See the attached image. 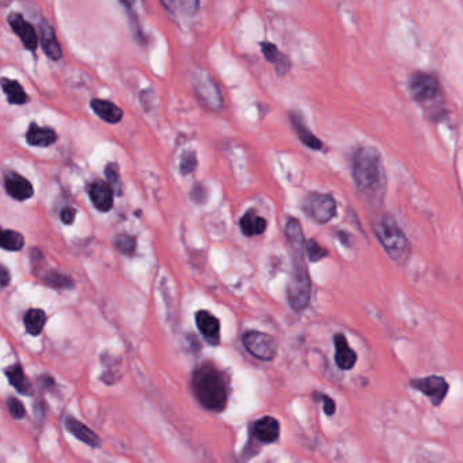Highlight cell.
I'll return each mask as SVG.
<instances>
[{
  "label": "cell",
  "instance_id": "cell-28",
  "mask_svg": "<svg viewBox=\"0 0 463 463\" xmlns=\"http://www.w3.org/2000/svg\"><path fill=\"white\" fill-rule=\"evenodd\" d=\"M24 245V237L20 232L13 229H3L0 226V248L6 251H21Z\"/></svg>",
  "mask_w": 463,
  "mask_h": 463
},
{
  "label": "cell",
  "instance_id": "cell-17",
  "mask_svg": "<svg viewBox=\"0 0 463 463\" xmlns=\"http://www.w3.org/2000/svg\"><path fill=\"white\" fill-rule=\"evenodd\" d=\"M279 432H281L279 421L271 416H265L258 420L252 427V434L255 439L267 444L278 441Z\"/></svg>",
  "mask_w": 463,
  "mask_h": 463
},
{
  "label": "cell",
  "instance_id": "cell-36",
  "mask_svg": "<svg viewBox=\"0 0 463 463\" xmlns=\"http://www.w3.org/2000/svg\"><path fill=\"white\" fill-rule=\"evenodd\" d=\"M320 398L323 399V404H324V412L328 416H332L336 412V404H335V401L331 397L325 396V395H320Z\"/></svg>",
  "mask_w": 463,
  "mask_h": 463
},
{
  "label": "cell",
  "instance_id": "cell-4",
  "mask_svg": "<svg viewBox=\"0 0 463 463\" xmlns=\"http://www.w3.org/2000/svg\"><path fill=\"white\" fill-rule=\"evenodd\" d=\"M372 225L378 242L390 259L398 265L406 263L411 258L412 247L397 221L390 214H376Z\"/></svg>",
  "mask_w": 463,
  "mask_h": 463
},
{
  "label": "cell",
  "instance_id": "cell-14",
  "mask_svg": "<svg viewBox=\"0 0 463 463\" xmlns=\"http://www.w3.org/2000/svg\"><path fill=\"white\" fill-rule=\"evenodd\" d=\"M89 198L92 205L102 213L110 212L114 206V190L103 180H96L89 186Z\"/></svg>",
  "mask_w": 463,
  "mask_h": 463
},
{
  "label": "cell",
  "instance_id": "cell-18",
  "mask_svg": "<svg viewBox=\"0 0 463 463\" xmlns=\"http://www.w3.org/2000/svg\"><path fill=\"white\" fill-rule=\"evenodd\" d=\"M290 121L291 125L294 128V131L297 133L298 138L301 140V142L308 147L313 151H320L323 148V141L318 140L313 133L310 132L302 115L300 114V111H291L290 112Z\"/></svg>",
  "mask_w": 463,
  "mask_h": 463
},
{
  "label": "cell",
  "instance_id": "cell-13",
  "mask_svg": "<svg viewBox=\"0 0 463 463\" xmlns=\"http://www.w3.org/2000/svg\"><path fill=\"white\" fill-rule=\"evenodd\" d=\"M196 323L200 335L212 346H219L221 341V324L219 318L207 310H199L196 314Z\"/></svg>",
  "mask_w": 463,
  "mask_h": 463
},
{
  "label": "cell",
  "instance_id": "cell-26",
  "mask_svg": "<svg viewBox=\"0 0 463 463\" xmlns=\"http://www.w3.org/2000/svg\"><path fill=\"white\" fill-rule=\"evenodd\" d=\"M24 327L27 333L31 336H38L41 332L44 331L45 324H46V314L43 309H30L24 314Z\"/></svg>",
  "mask_w": 463,
  "mask_h": 463
},
{
  "label": "cell",
  "instance_id": "cell-31",
  "mask_svg": "<svg viewBox=\"0 0 463 463\" xmlns=\"http://www.w3.org/2000/svg\"><path fill=\"white\" fill-rule=\"evenodd\" d=\"M105 174L108 177V183L110 184L114 193L118 194V196H122V183H121V177H119L118 166L115 163L108 164L106 170H105Z\"/></svg>",
  "mask_w": 463,
  "mask_h": 463
},
{
  "label": "cell",
  "instance_id": "cell-20",
  "mask_svg": "<svg viewBox=\"0 0 463 463\" xmlns=\"http://www.w3.org/2000/svg\"><path fill=\"white\" fill-rule=\"evenodd\" d=\"M89 106L101 119H103L108 124H118L124 117V111L110 101L92 99Z\"/></svg>",
  "mask_w": 463,
  "mask_h": 463
},
{
  "label": "cell",
  "instance_id": "cell-39",
  "mask_svg": "<svg viewBox=\"0 0 463 463\" xmlns=\"http://www.w3.org/2000/svg\"><path fill=\"white\" fill-rule=\"evenodd\" d=\"M121 4L126 8V11H134V6H135V1L137 0H119Z\"/></svg>",
  "mask_w": 463,
  "mask_h": 463
},
{
  "label": "cell",
  "instance_id": "cell-10",
  "mask_svg": "<svg viewBox=\"0 0 463 463\" xmlns=\"http://www.w3.org/2000/svg\"><path fill=\"white\" fill-rule=\"evenodd\" d=\"M411 386L421 393H424L436 406L441 405L448 392V383L446 382V379L443 376H438V375L413 379V381H411Z\"/></svg>",
  "mask_w": 463,
  "mask_h": 463
},
{
  "label": "cell",
  "instance_id": "cell-12",
  "mask_svg": "<svg viewBox=\"0 0 463 463\" xmlns=\"http://www.w3.org/2000/svg\"><path fill=\"white\" fill-rule=\"evenodd\" d=\"M38 38H40V44L43 46V50L49 60H53V61L61 60V57H63L61 45L56 37L54 29L45 20H41L38 22Z\"/></svg>",
  "mask_w": 463,
  "mask_h": 463
},
{
  "label": "cell",
  "instance_id": "cell-3",
  "mask_svg": "<svg viewBox=\"0 0 463 463\" xmlns=\"http://www.w3.org/2000/svg\"><path fill=\"white\" fill-rule=\"evenodd\" d=\"M191 386L199 404L213 412L225 409L229 398L228 383L223 374L213 365L205 363L196 370L191 379Z\"/></svg>",
  "mask_w": 463,
  "mask_h": 463
},
{
  "label": "cell",
  "instance_id": "cell-29",
  "mask_svg": "<svg viewBox=\"0 0 463 463\" xmlns=\"http://www.w3.org/2000/svg\"><path fill=\"white\" fill-rule=\"evenodd\" d=\"M197 166H198V159L194 151H186L182 154L179 161V171L182 175L193 174L197 170Z\"/></svg>",
  "mask_w": 463,
  "mask_h": 463
},
{
  "label": "cell",
  "instance_id": "cell-25",
  "mask_svg": "<svg viewBox=\"0 0 463 463\" xmlns=\"http://www.w3.org/2000/svg\"><path fill=\"white\" fill-rule=\"evenodd\" d=\"M6 376L11 386H14L21 395L29 396L31 392V383L23 372L21 365H13L6 370Z\"/></svg>",
  "mask_w": 463,
  "mask_h": 463
},
{
  "label": "cell",
  "instance_id": "cell-2",
  "mask_svg": "<svg viewBox=\"0 0 463 463\" xmlns=\"http://www.w3.org/2000/svg\"><path fill=\"white\" fill-rule=\"evenodd\" d=\"M353 177L358 191L372 205H381L388 179L381 154L373 147H360L353 156Z\"/></svg>",
  "mask_w": 463,
  "mask_h": 463
},
{
  "label": "cell",
  "instance_id": "cell-11",
  "mask_svg": "<svg viewBox=\"0 0 463 463\" xmlns=\"http://www.w3.org/2000/svg\"><path fill=\"white\" fill-rule=\"evenodd\" d=\"M4 186H6L7 194L17 200L23 202L34 196L33 184L26 177L17 174L15 171L4 172Z\"/></svg>",
  "mask_w": 463,
  "mask_h": 463
},
{
  "label": "cell",
  "instance_id": "cell-5",
  "mask_svg": "<svg viewBox=\"0 0 463 463\" xmlns=\"http://www.w3.org/2000/svg\"><path fill=\"white\" fill-rule=\"evenodd\" d=\"M412 98L422 106L441 101V87L436 76L427 72H415L409 80Z\"/></svg>",
  "mask_w": 463,
  "mask_h": 463
},
{
  "label": "cell",
  "instance_id": "cell-37",
  "mask_svg": "<svg viewBox=\"0 0 463 463\" xmlns=\"http://www.w3.org/2000/svg\"><path fill=\"white\" fill-rule=\"evenodd\" d=\"M10 281H11L10 271L4 265H0V288L8 286Z\"/></svg>",
  "mask_w": 463,
  "mask_h": 463
},
{
  "label": "cell",
  "instance_id": "cell-23",
  "mask_svg": "<svg viewBox=\"0 0 463 463\" xmlns=\"http://www.w3.org/2000/svg\"><path fill=\"white\" fill-rule=\"evenodd\" d=\"M0 87L7 96V101L10 105H24L29 102V96L26 91L23 89L22 84L14 79L10 78H1L0 79Z\"/></svg>",
  "mask_w": 463,
  "mask_h": 463
},
{
  "label": "cell",
  "instance_id": "cell-32",
  "mask_svg": "<svg viewBox=\"0 0 463 463\" xmlns=\"http://www.w3.org/2000/svg\"><path fill=\"white\" fill-rule=\"evenodd\" d=\"M114 245L115 248L122 252L124 255H128V256H132L135 251V247H137V242L135 239L131 236V235H119L115 237L114 240Z\"/></svg>",
  "mask_w": 463,
  "mask_h": 463
},
{
  "label": "cell",
  "instance_id": "cell-7",
  "mask_svg": "<svg viewBox=\"0 0 463 463\" xmlns=\"http://www.w3.org/2000/svg\"><path fill=\"white\" fill-rule=\"evenodd\" d=\"M309 219L317 223H328L336 216V200L330 194L311 193L304 202Z\"/></svg>",
  "mask_w": 463,
  "mask_h": 463
},
{
  "label": "cell",
  "instance_id": "cell-38",
  "mask_svg": "<svg viewBox=\"0 0 463 463\" xmlns=\"http://www.w3.org/2000/svg\"><path fill=\"white\" fill-rule=\"evenodd\" d=\"M38 383H40L41 388L49 390V389H52L54 386V379L52 376H49V375H43V376L38 378Z\"/></svg>",
  "mask_w": 463,
  "mask_h": 463
},
{
  "label": "cell",
  "instance_id": "cell-15",
  "mask_svg": "<svg viewBox=\"0 0 463 463\" xmlns=\"http://www.w3.org/2000/svg\"><path fill=\"white\" fill-rule=\"evenodd\" d=\"M333 343H335V350H336L335 360H336L337 367L341 370H351L358 360V356L353 348L348 346L346 336L343 333L335 335Z\"/></svg>",
  "mask_w": 463,
  "mask_h": 463
},
{
  "label": "cell",
  "instance_id": "cell-27",
  "mask_svg": "<svg viewBox=\"0 0 463 463\" xmlns=\"http://www.w3.org/2000/svg\"><path fill=\"white\" fill-rule=\"evenodd\" d=\"M41 278L47 286L53 288H73V279L59 270H47L41 274Z\"/></svg>",
  "mask_w": 463,
  "mask_h": 463
},
{
  "label": "cell",
  "instance_id": "cell-33",
  "mask_svg": "<svg viewBox=\"0 0 463 463\" xmlns=\"http://www.w3.org/2000/svg\"><path fill=\"white\" fill-rule=\"evenodd\" d=\"M7 408H8V413L13 416V419L21 420L26 416L24 405L18 398H8L7 399Z\"/></svg>",
  "mask_w": 463,
  "mask_h": 463
},
{
  "label": "cell",
  "instance_id": "cell-30",
  "mask_svg": "<svg viewBox=\"0 0 463 463\" xmlns=\"http://www.w3.org/2000/svg\"><path fill=\"white\" fill-rule=\"evenodd\" d=\"M305 253L308 255V259L310 262L316 263L323 260L324 258H327L330 255V252L320 244L317 243L316 240H308L305 244Z\"/></svg>",
  "mask_w": 463,
  "mask_h": 463
},
{
  "label": "cell",
  "instance_id": "cell-34",
  "mask_svg": "<svg viewBox=\"0 0 463 463\" xmlns=\"http://www.w3.org/2000/svg\"><path fill=\"white\" fill-rule=\"evenodd\" d=\"M191 198L197 203H205L207 199V190L203 186H196L191 191Z\"/></svg>",
  "mask_w": 463,
  "mask_h": 463
},
{
  "label": "cell",
  "instance_id": "cell-24",
  "mask_svg": "<svg viewBox=\"0 0 463 463\" xmlns=\"http://www.w3.org/2000/svg\"><path fill=\"white\" fill-rule=\"evenodd\" d=\"M166 10L183 18L194 17L199 10V0H160Z\"/></svg>",
  "mask_w": 463,
  "mask_h": 463
},
{
  "label": "cell",
  "instance_id": "cell-21",
  "mask_svg": "<svg viewBox=\"0 0 463 463\" xmlns=\"http://www.w3.org/2000/svg\"><path fill=\"white\" fill-rule=\"evenodd\" d=\"M260 47H262V53H263L265 60L270 61L271 64H274L279 76H285L291 66L290 59L274 44L263 41V43H260Z\"/></svg>",
  "mask_w": 463,
  "mask_h": 463
},
{
  "label": "cell",
  "instance_id": "cell-19",
  "mask_svg": "<svg viewBox=\"0 0 463 463\" xmlns=\"http://www.w3.org/2000/svg\"><path fill=\"white\" fill-rule=\"evenodd\" d=\"M56 140H57V134L52 128L38 126L36 122L30 124L27 133H26V141L31 147L47 148L52 144H54Z\"/></svg>",
  "mask_w": 463,
  "mask_h": 463
},
{
  "label": "cell",
  "instance_id": "cell-9",
  "mask_svg": "<svg viewBox=\"0 0 463 463\" xmlns=\"http://www.w3.org/2000/svg\"><path fill=\"white\" fill-rule=\"evenodd\" d=\"M7 23L14 30L17 37L22 41L23 46L27 50H30V52L37 50L38 44H40L38 31L36 30V27L31 23H29L24 20V17L21 13H10L7 17Z\"/></svg>",
  "mask_w": 463,
  "mask_h": 463
},
{
  "label": "cell",
  "instance_id": "cell-22",
  "mask_svg": "<svg viewBox=\"0 0 463 463\" xmlns=\"http://www.w3.org/2000/svg\"><path fill=\"white\" fill-rule=\"evenodd\" d=\"M265 228H267V221L263 217H260L255 210H248L240 220V229L244 236L247 237L263 235Z\"/></svg>",
  "mask_w": 463,
  "mask_h": 463
},
{
  "label": "cell",
  "instance_id": "cell-6",
  "mask_svg": "<svg viewBox=\"0 0 463 463\" xmlns=\"http://www.w3.org/2000/svg\"><path fill=\"white\" fill-rule=\"evenodd\" d=\"M245 350L259 360L270 362L277 356V341L272 336L259 331H248L243 335Z\"/></svg>",
  "mask_w": 463,
  "mask_h": 463
},
{
  "label": "cell",
  "instance_id": "cell-8",
  "mask_svg": "<svg viewBox=\"0 0 463 463\" xmlns=\"http://www.w3.org/2000/svg\"><path fill=\"white\" fill-rule=\"evenodd\" d=\"M194 89L198 95L199 101L209 109V110L219 111L222 108V96L220 89L212 76L199 69L194 76Z\"/></svg>",
  "mask_w": 463,
  "mask_h": 463
},
{
  "label": "cell",
  "instance_id": "cell-16",
  "mask_svg": "<svg viewBox=\"0 0 463 463\" xmlns=\"http://www.w3.org/2000/svg\"><path fill=\"white\" fill-rule=\"evenodd\" d=\"M64 425H66V431L71 432L78 441H83L84 444L94 447V448L101 447V443H102L101 438L82 421H79L72 416H66L64 419Z\"/></svg>",
  "mask_w": 463,
  "mask_h": 463
},
{
  "label": "cell",
  "instance_id": "cell-1",
  "mask_svg": "<svg viewBox=\"0 0 463 463\" xmlns=\"http://www.w3.org/2000/svg\"><path fill=\"white\" fill-rule=\"evenodd\" d=\"M287 242L291 248L293 272L287 287V302L295 313H302L308 308L311 293V282L305 265V244L304 230L300 221L288 219L285 228Z\"/></svg>",
  "mask_w": 463,
  "mask_h": 463
},
{
  "label": "cell",
  "instance_id": "cell-35",
  "mask_svg": "<svg viewBox=\"0 0 463 463\" xmlns=\"http://www.w3.org/2000/svg\"><path fill=\"white\" fill-rule=\"evenodd\" d=\"M75 217H76V210L72 209V207H66V209H63L61 213H60L61 222L66 223V225H71V223L75 221Z\"/></svg>",
  "mask_w": 463,
  "mask_h": 463
}]
</instances>
